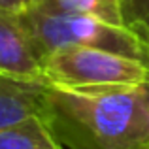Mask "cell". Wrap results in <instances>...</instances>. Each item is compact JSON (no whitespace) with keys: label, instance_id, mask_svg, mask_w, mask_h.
<instances>
[{"label":"cell","instance_id":"obj_5","mask_svg":"<svg viewBox=\"0 0 149 149\" xmlns=\"http://www.w3.org/2000/svg\"><path fill=\"white\" fill-rule=\"evenodd\" d=\"M45 89L47 83L44 81H26L0 74V127L38 115Z\"/></svg>","mask_w":149,"mask_h":149},{"label":"cell","instance_id":"obj_2","mask_svg":"<svg viewBox=\"0 0 149 149\" xmlns=\"http://www.w3.org/2000/svg\"><path fill=\"white\" fill-rule=\"evenodd\" d=\"M23 25L40 58L66 45H91L149 64V44L140 40L123 25H111L91 15H66L30 4L19 11Z\"/></svg>","mask_w":149,"mask_h":149},{"label":"cell","instance_id":"obj_8","mask_svg":"<svg viewBox=\"0 0 149 149\" xmlns=\"http://www.w3.org/2000/svg\"><path fill=\"white\" fill-rule=\"evenodd\" d=\"M123 26L149 44V0H119Z\"/></svg>","mask_w":149,"mask_h":149},{"label":"cell","instance_id":"obj_3","mask_svg":"<svg viewBox=\"0 0 149 149\" xmlns=\"http://www.w3.org/2000/svg\"><path fill=\"white\" fill-rule=\"evenodd\" d=\"M44 81L66 89L136 87L149 77V64L91 45H66L42 58Z\"/></svg>","mask_w":149,"mask_h":149},{"label":"cell","instance_id":"obj_11","mask_svg":"<svg viewBox=\"0 0 149 149\" xmlns=\"http://www.w3.org/2000/svg\"><path fill=\"white\" fill-rule=\"evenodd\" d=\"M143 149H149V146H146V147H143Z\"/></svg>","mask_w":149,"mask_h":149},{"label":"cell","instance_id":"obj_4","mask_svg":"<svg viewBox=\"0 0 149 149\" xmlns=\"http://www.w3.org/2000/svg\"><path fill=\"white\" fill-rule=\"evenodd\" d=\"M0 74L26 81H44L42 58L19 11L8 8H0Z\"/></svg>","mask_w":149,"mask_h":149},{"label":"cell","instance_id":"obj_7","mask_svg":"<svg viewBox=\"0 0 149 149\" xmlns=\"http://www.w3.org/2000/svg\"><path fill=\"white\" fill-rule=\"evenodd\" d=\"M32 6L55 13L91 15L111 25H123L119 0H32Z\"/></svg>","mask_w":149,"mask_h":149},{"label":"cell","instance_id":"obj_1","mask_svg":"<svg viewBox=\"0 0 149 149\" xmlns=\"http://www.w3.org/2000/svg\"><path fill=\"white\" fill-rule=\"evenodd\" d=\"M40 115L61 149L149 146V106L140 85L106 89L47 85Z\"/></svg>","mask_w":149,"mask_h":149},{"label":"cell","instance_id":"obj_6","mask_svg":"<svg viewBox=\"0 0 149 149\" xmlns=\"http://www.w3.org/2000/svg\"><path fill=\"white\" fill-rule=\"evenodd\" d=\"M0 149H61L44 117L30 115L0 127Z\"/></svg>","mask_w":149,"mask_h":149},{"label":"cell","instance_id":"obj_9","mask_svg":"<svg viewBox=\"0 0 149 149\" xmlns=\"http://www.w3.org/2000/svg\"><path fill=\"white\" fill-rule=\"evenodd\" d=\"M32 4V0H0V8H8L13 11H23Z\"/></svg>","mask_w":149,"mask_h":149},{"label":"cell","instance_id":"obj_10","mask_svg":"<svg viewBox=\"0 0 149 149\" xmlns=\"http://www.w3.org/2000/svg\"><path fill=\"white\" fill-rule=\"evenodd\" d=\"M140 89H142V93H143V98H146L147 106H149V77H147L146 81H143L142 85H140Z\"/></svg>","mask_w":149,"mask_h":149}]
</instances>
